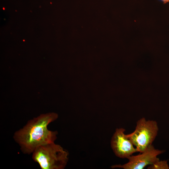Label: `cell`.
<instances>
[{"label":"cell","mask_w":169,"mask_h":169,"mask_svg":"<svg viewBox=\"0 0 169 169\" xmlns=\"http://www.w3.org/2000/svg\"><path fill=\"white\" fill-rule=\"evenodd\" d=\"M165 151L156 149L151 145L142 153L136 156L131 155L127 159L128 162L123 165H116L112 168H121L124 169H142L148 165H151L159 160L158 155Z\"/></svg>","instance_id":"4"},{"label":"cell","mask_w":169,"mask_h":169,"mask_svg":"<svg viewBox=\"0 0 169 169\" xmlns=\"http://www.w3.org/2000/svg\"><path fill=\"white\" fill-rule=\"evenodd\" d=\"M148 169H168L167 161L166 160L160 161L159 160L150 165L148 167Z\"/></svg>","instance_id":"6"},{"label":"cell","mask_w":169,"mask_h":169,"mask_svg":"<svg viewBox=\"0 0 169 169\" xmlns=\"http://www.w3.org/2000/svg\"><path fill=\"white\" fill-rule=\"evenodd\" d=\"M125 131L122 128L116 129L111 138V146L116 156L120 158H128L133 154L138 151L124 134Z\"/></svg>","instance_id":"5"},{"label":"cell","mask_w":169,"mask_h":169,"mask_svg":"<svg viewBox=\"0 0 169 169\" xmlns=\"http://www.w3.org/2000/svg\"><path fill=\"white\" fill-rule=\"evenodd\" d=\"M162 2L164 3H166L169 2V0H160Z\"/></svg>","instance_id":"7"},{"label":"cell","mask_w":169,"mask_h":169,"mask_svg":"<svg viewBox=\"0 0 169 169\" xmlns=\"http://www.w3.org/2000/svg\"><path fill=\"white\" fill-rule=\"evenodd\" d=\"M58 118L54 112L40 115L14 133L13 138L23 153L30 154L39 146L54 142L58 132L48 130L47 126Z\"/></svg>","instance_id":"1"},{"label":"cell","mask_w":169,"mask_h":169,"mask_svg":"<svg viewBox=\"0 0 169 169\" xmlns=\"http://www.w3.org/2000/svg\"><path fill=\"white\" fill-rule=\"evenodd\" d=\"M158 131L156 121L146 120L145 118H142L137 122L134 131L126 136L136 146L137 151L141 153L152 145Z\"/></svg>","instance_id":"3"},{"label":"cell","mask_w":169,"mask_h":169,"mask_svg":"<svg viewBox=\"0 0 169 169\" xmlns=\"http://www.w3.org/2000/svg\"><path fill=\"white\" fill-rule=\"evenodd\" d=\"M32 154L33 161L42 169H63L68 161V152L54 142L38 146Z\"/></svg>","instance_id":"2"}]
</instances>
